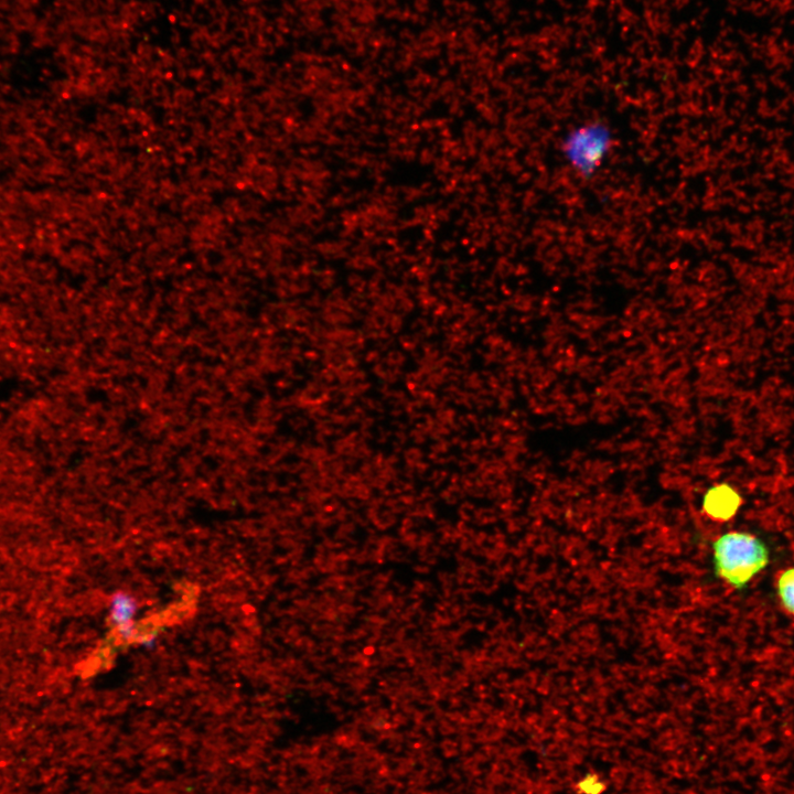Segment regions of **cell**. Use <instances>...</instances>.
Wrapping results in <instances>:
<instances>
[{"mask_svg": "<svg viewBox=\"0 0 794 794\" xmlns=\"http://www.w3.org/2000/svg\"><path fill=\"white\" fill-rule=\"evenodd\" d=\"M712 550L717 576L736 589L744 588L769 562L768 547L749 533H726L713 541Z\"/></svg>", "mask_w": 794, "mask_h": 794, "instance_id": "1", "label": "cell"}, {"mask_svg": "<svg viewBox=\"0 0 794 794\" xmlns=\"http://www.w3.org/2000/svg\"><path fill=\"white\" fill-rule=\"evenodd\" d=\"M612 138L607 126L589 122L571 130L564 139V154L578 173L588 176L602 164L611 149Z\"/></svg>", "mask_w": 794, "mask_h": 794, "instance_id": "2", "label": "cell"}, {"mask_svg": "<svg viewBox=\"0 0 794 794\" xmlns=\"http://www.w3.org/2000/svg\"><path fill=\"white\" fill-rule=\"evenodd\" d=\"M741 503L739 494L729 485L711 487L704 497V509L717 521H728L738 511Z\"/></svg>", "mask_w": 794, "mask_h": 794, "instance_id": "3", "label": "cell"}, {"mask_svg": "<svg viewBox=\"0 0 794 794\" xmlns=\"http://www.w3.org/2000/svg\"><path fill=\"white\" fill-rule=\"evenodd\" d=\"M137 605L135 600L126 592H116L110 602V619L117 632L128 631L135 627L132 619Z\"/></svg>", "mask_w": 794, "mask_h": 794, "instance_id": "4", "label": "cell"}, {"mask_svg": "<svg viewBox=\"0 0 794 794\" xmlns=\"http://www.w3.org/2000/svg\"><path fill=\"white\" fill-rule=\"evenodd\" d=\"M777 594L784 609L794 615V567L777 577Z\"/></svg>", "mask_w": 794, "mask_h": 794, "instance_id": "5", "label": "cell"}, {"mask_svg": "<svg viewBox=\"0 0 794 794\" xmlns=\"http://www.w3.org/2000/svg\"><path fill=\"white\" fill-rule=\"evenodd\" d=\"M577 787L582 794H601L605 785L597 775L588 774L578 782Z\"/></svg>", "mask_w": 794, "mask_h": 794, "instance_id": "6", "label": "cell"}]
</instances>
